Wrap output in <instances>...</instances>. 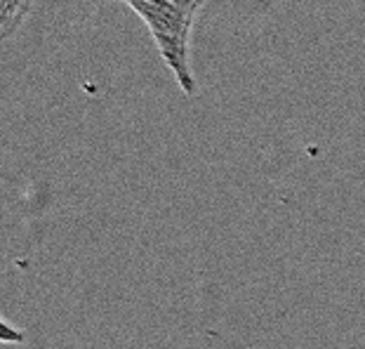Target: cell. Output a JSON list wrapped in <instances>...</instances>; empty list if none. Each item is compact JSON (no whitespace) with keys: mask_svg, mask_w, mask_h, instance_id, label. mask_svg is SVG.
I'll return each instance as SVG.
<instances>
[{"mask_svg":"<svg viewBox=\"0 0 365 349\" xmlns=\"http://www.w3.org/2000/svg\"><path fill=\"white\" fill-rule=\"evenodd\" d=\"M36 0H0V38L10 41L24 26Z\"/></svg>","mask_w":365,"mask_h":349,"instance_id":"cell-2","label":"cell"},{"mask_svg":"<svg viewBox=\"0 0 365 349\" xmlns=\"http://www.w3.org/2000/svg\"><path fill=\"white\" fill-rule=\"evenodd\" d=\"M0 340L3 343H24V333L21 330H14L10 321H0Z\"/></svg>","mask_w":365,"mask_h":349,"instance_id":"cell-3","label":"cell"},{"mask_svg":"<svg viewBox=\"0 0 365 349\" xmlns=\"http://www.w3.org/2000/svg\"><path fill=\"white\" fill-rule=\"evenodd\" d=\"M128 5L156 43L160 59L186 97H196L198 81L191 64V36L205 0H106Z\"/></svg>","mask_w":365,"mask_h":349,"instance_id":"cell-1","label":"cell"}]
</instances>
